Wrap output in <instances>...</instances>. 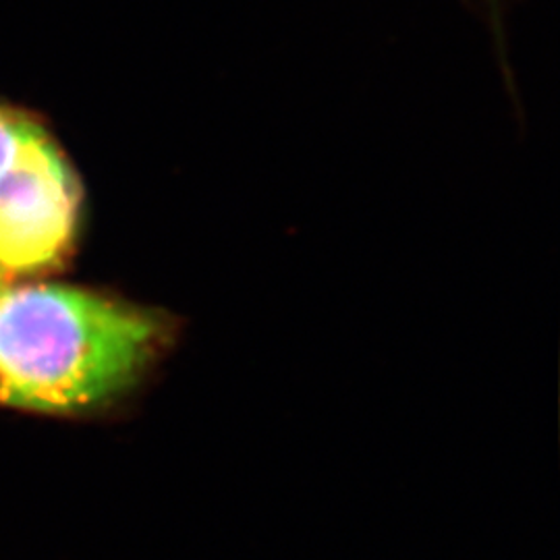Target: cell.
<instances>
[{"mask_svg":"<svg viewBox=\"0 0 560 560\" xmlns=\"http://www.w3.org/2000/svg\"><path fill=\"white\" fill-rule=\"evenodd\" d=\"M161 312L65 284L0 287V402L42 413L104 407L173 342Z\"/></svg>","mask_w":560,"mask_h":560,"instance_id":"cell-1","label":"cell"},{"mask_svg":"<svg viewBox=\"0 0 560 560\" xmlns=\"http://www.w3.org/2000/svg\"><path fill=\"white\" fill-rule=\"evenodd\" d=\"M81 191L59 145L30 119L0 162V280L38 275L69 254Z\"/></svg>","mask_w":560,"mask_h":560,"instance_id":"cell-2","label":"cell"},{"mask_svg":"<svg viewBox=\"0 0 560 560\" xmlns=\"http://www.w3.org/2000/svg\"><path fill=\"white\" fill-rule=\"evenodd\" d=\"M27 120L30 119L20 113L0 106V162L11 154V150L20 141Z\"/></svg>","mask_w":560,"mask_h":560,"instance_id":"cell-3","label":"cell"},{"mask_svg":"<svg viewBox=\"0 0 560 560\" xmlns=\"http://www.w3.org/2000/svg\"><path fill=\"white\" fill-rule=\"evenodd\" d=\"M2 284H4V282H2V280H0V287H2Z\"/></svg>","mask_w":560,"mask_h":560,"instance_id":"cell-4","label":"cell"}]
</instances>
